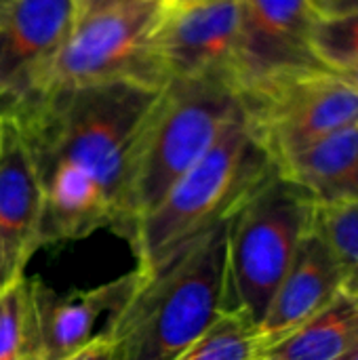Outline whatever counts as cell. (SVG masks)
I'll return each mask as SVG.
<instances>
[{"mask_svg": "<svg viewBox=\"0 0 358 360\" xmlns=\"http://www.w3.org/2000/svg\"><path fill=\"white\" fill-rule=\"evenodd\" d=\"M276 173L308 192L317 205L358 202V122L289 156Z\"/></svg>", "mask_w": 358, "mask_h": 360, "instance_id": "5bb4252c", "label": "cell"}, {"mask_svg": "<svg viewBox=\"0 0 358 360\" xmlns=\"http://www.w3.org/2000/svg\"><path fill=\"white\" fill-rule=\"evenodd\" d=\"M314 198L276 171L226 221L224 314L257 327L298 247L314 226Z\"/></svg>", "mask_w": 358, "mask_h": 360, "instance_id": "5b68a950", "label": "cell"}, {"mask_svg": "<svg viewBox=\"0 0 358 360\" xmlns=\"http://www.w3.org/2000/svg\"><path fill=\"white\" fill-rule=\"evenodd\" d=\"M226 221L143 274L106 338L112 360H171L224 314Z\"/></svg>", "mask_w": 358, "mask_h": 360, "instance_id": "7a4b0ae2", "label": "cell"}, {"mask_svg": "<svg viewBox=\"0 0 358 360\" xmlns=\"http://www.w3.org/2000/svg\"><path fill=\"white\" fill-rule=\"evenodd\" d=\"M310 46L314 59L329 72L358 63V13L319 15L312 27Z\"/></svg>", "mask_w": 358, "mask_h": 360, "instance_id": "d6986e66", "label": "cell"}, {"mask_svg": "<svg viewBox=\"0 0 358 360\" xmlns=\"http://www.w3.org/2000/svg\"><path fill=\"white\" fill-rule=\"evenodd\" d=\"M158 91L101 84L34 93L8 114L40 190V247L120 230L133 148Z\"/></svg>", "mask_w": 358, "mask_h": 360, "instance_id": "6da1fadb", "label": "cell"}, {"mask_svg": "<svg viewBox=\"0 0 358 360\" xmlns=\"http://www.w3.org/2000/svg\"><path fill=\"white\" fill-rule=\"evenodd\" d=\"M42 190L17 122L0 116V291L40 249Z\"/></svg>", "mask_w": 358, "mask_h": 360, "instance_id": "8fae6325", "label": "cell"}, {"mask_svg": "<svg viewBox=\"0 0 358 360\" xmlns=\"http://www.w3.org/2000/svg\"><path fill=\"white\" fill-rule=\"evenodd\" d=\"M171 360H262L257 327L238 314H222L198 340Z\"/></svg>", "mask_w": 358, "mask_h": 360, "instance_id": "e0dca14e", "label": "cell"}, {"mask_svg": "<svg viewBox=\"0 0 358 360\" xmlns=\"http://www.w3.org/2000/svg\"><path fill=\"white\" fill-rule=\"evenodd\" d=\"M333 74H335L340 80H344L348 86H352L358 93V63L350 65V68H344V70H338V72H333Z\"/></svg>", "mask_w": 358, "mask_h": 360, "instance_id": "603a6c76", "label": "cell"}, {"mask_svg": "<svg viewBox=\"0 0 358 360\" xmlns=\"http://www.w3.org/2000/svg\"><path fill=\"white\" fill-rule=\"evenodd\" d=\"M317 17L312 0H238L232 63L238 91L281 74L323 68L310 46Z\"/></svg>", "mask_w": 358, "mask_h": 360, "instance_id": "ba28073f", "label": "cell"}, {"mask_svg": "<svg viewBox=\"0 0 358 360\" xmlns=\"http://www.w3.org/2000/svg\"><path fill=\"white\" fill-rule=\"evenodd\" d=\"M358 352V297L342 293L306 325L262 352V360H350Z\"/></svg>", "mask_w": 358, "mask_h": 360, "instance_id": "9a60e30c", "label": "cell"}, {"mask_svg": "<svg viewBox=\"0 0 358 360\" xmlns=\"http://www.w3.org/2000/svg\"><path fill=\"white\" fill-rule=\"evenodd\" d=\"M76 21V0H11L0 11V116L34 93Z\"/></svg>", "mask_w": 358, "mask_h": 360, "instance_id": "9c48e42d", "label": "cell"}, {"mask_svg": "<svg viewBox=\"0 0 358 360\" xmlns=\"http://www.w3.org/2000/svg\"><path fill=\"white\" fill-rule=\"evenodd\" d=\"M319 15H346L358 13V0H312Z\"/></svg>", "mask_w": 358, "mask_h": 360, "instance_id": "44dd1931", "label": "cell"}, {"mask_svg": "<svg viewBox=\"0 0 358 360\" xmlns=\"http://www.w3.org/2000/svg\"><path fill=\"white\" fill-rule=\"evenodd\" d=\"M139 281L141 272L135 268L99 287L65 295H59L42 281H32L42 360L68 359L103 335L135 293Z\"/></svg>", "mask_w": 358, "mask_h": 360, "instance_id": "7c38bea8", "label": "cell"}, {"mask_svg": "<svg viewBox=\"0 0 358 360\" xmlns=\"http://www.w3.org/2000/svg\"><path fill=\"white\" fill-rule=\"evenodd\" d=\"M350 360H358V352H357V354H354V356H352V359H350Z\"/></svg>", "mask_w": 358, "mask_h": 360, "instance_id": "484cf974", "label": "cell"}, {"mask_svg": "<svg viewBox=\"0 0 358 360\" xmlns=\"http://www.w3.org/2000/svg\"><path fill=\"white\" fill-rule=\"evenodd\" d=\"M0 360H42L32 281L25 276L0 291Z\"/></svg>", "mask_w": 358, "mask_h": 360, "instance_id": "2e32d148", "label": "cell"}, {"mask_svg": "<svg viewBox=\"0 0 358 360\" xmlns=\"http://www.w3.org/2000/svg\"><path fill=\"white\" fill-rule=\"evenodd\" d=\"M314 226L335 257L342 289L358 297V202L319 205Z\"/></svg>", "mask_w": 358, "mask_h": 360, "instance_id": "ac0fdd59", "label": "cell"}, {"mask_svg": "<svg viewBox=\"0 0 358 360\" xmlns=\"http://www.w3.org/2000/svg\"><path fill=\"white\" fill-rule=\"evenodd\" d=\"M124 2H131V0H76L78 19L101 13V11H108V8H114V6H120Z\"/></svg>", "mask_w": 358, "mask_h": 360, "instance_id": "7402d4cb", "label": "cell"}, {"mask_svg": "<svg viewBox=\"0 0 358 360\" xmlns=\"http://www.w3.org/2000/svg\"><path fill=\"white\" fill-rule=\"evenodd\" d=\"M245 122L274 169L358 122V93L325 68L298 70L238 91Z\"/></svg>", "mask_w": 358, "mask_h": 360, "instance_id": "52a82bcc", "label": "cell"}, {"mask_svg": "<svg viewBox=\"0 0 358 360\" xmlns=\"http://www.w3.org/2000/svg\"><path fill=\"white\" fill-rule=\"evenodd\" d=\"M274 171L241 110L207 154L175 181L150 213L135 221L127 238L137 259L135 268L150 274L165 266L188 243L228 221Z\"/></svg>", "mask_w": 358, "mask_h": 360, "instance_id": "3957f363", "label": "cell"}, {"mask_svg": "<svg viewBox=\"0 0 358 360\" xmlns=\"http://www.w3.org/2000/svg\"><path fill=\"white\" fill-rule=\"evenodd\" d=\"M241 112L230 72H209L167 82L154 97L131 156L124 213L118 234L129 238L175 181L192 169Z\"/></svg>", "mask_w": 358, "mask_h": 360, "instance_id": "277c9868", "label": "cell"}, {"mask_svg": "<svg viewBox=\"0 0 358 360\" xmlns=\"http://www.w3.org/2000/svg\"><path fill=\"white\" fill-rule=\"evenodd\" d=\"M8 2H11V0H0V11H2V8H4V6L8 4Z\"/></svg>", "mask_w": 358, "mask_h": 360, "instance_id": "d4e9b609", "label": "cell"}, {"mask_svg": "<svg viewBox=\"0 0 358 360\" xmlns=\"http://www.w3.org/2000/svg\"><path fill=\"white\" fill-rule=\"evenodd\" d=\"M63 360H112V346H110V342H108V338L103 333V335L95 338L87 348H82L80 352H76V354H72V356Z\"/></svg>", "mask_w": 358, "mask_h": 360, "instance_id": "ffe728a7", "label": "cell"}, {"mask_svg": "<svg viewBox=\"0 0 358 360\" xmlns=\"http://www.w3.org/2000/svg\"><path fill=\"white\" fill-rule=\"evenodd\" d=\"M238 38V0L167 6L156 27V49L169 82L209 72H230Z\"/></svg>", "mask_w": 358, "mask_h": 360, "instance_id": "30bf717a", "label": "cell"}, {"mask_svg": "<svg viewBox=\"0 0 358 360\" xmlns=\"http://www.w3.org/2000/svg\"><path fill=\"white\" fill-rule=\"evenodd\" d=\"M192 2H205V0H165L167 6H184V4H192Z\"/></svg>", "mask_w": 358, "mask_h": 360, "instance_id": "cb8c5ba5", "label": "cell"}, {"mask_svg": "<svg viewBox=\"0 0 358 360\" xmlns=\"http://www.w3.org/2000/svg\"><path fill=\"white\" fill-rule=\"evenodd\" d=\"M162 11L165 0H131L78 19L38 76L34 93L101 84L160 91L169 82L156 49Z\"/></svg>", "mask_w": 358, "mask_h": 360, "instance_id": "8992f818", "label": "cell"}, {"mask_svg": "<svg viewBox=\"0 0 358 360\" xmlns=\"http://www.w3.org/2000/svg\"><path fill=\"white\" fill-rule=\"evenodd\" d=\"M340 293L342 276L335 257L325 236L312 226L257 325L262 352L323 312Z\"/></svg>", "mask_w": 358, "mask_h": 360, "instance_id": "4fadbf2b", "label": "cell"}]
</instances>
